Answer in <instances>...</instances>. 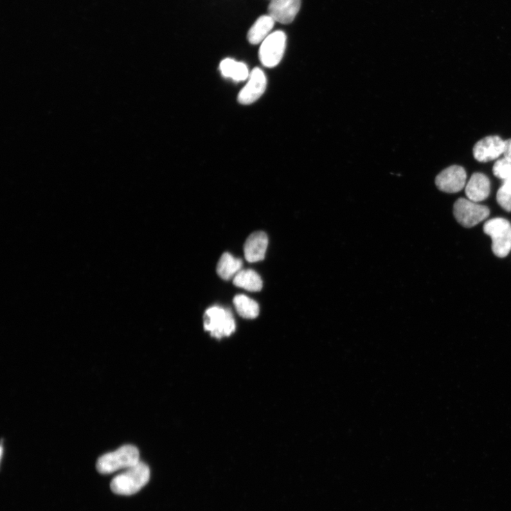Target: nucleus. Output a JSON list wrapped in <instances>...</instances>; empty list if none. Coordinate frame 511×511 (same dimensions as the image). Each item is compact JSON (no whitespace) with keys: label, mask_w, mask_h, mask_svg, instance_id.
<instances>
[{"label":"nucleus","mask_w":511,"mask_h":511,"mask_svg":"<svg viewBox=\"0 0 511 511\" xmlns=\"http://www.w3.org/2000/svg\"><path fill=\"white\" fill-rule=\"evenodd\" d=\"M287 46V36L281 31L270 34L262 43L259 55L262 64L267 68L276 66L283 59Z\"/></svg>","instance_id":"6"},{"label":"nucleus","mask_w":511,"mask_h":511,"mask_svg":"<svg viewBox=\"0 0 511 511\" xmlns=\"http://www.w3.org/2000/svg\"><path fill=\"white\" fill-rule=\"evenodd\" d=\"M465 191L469 200L475 203L485 201L490 195V180L485 174L475 173L466 185Z\"/></svg>","instance_id":"12"},{"label":"nucleus","mask_w":511,"mask_h":511,"mask_svg":"<svg viewBox=\"0 0 511 511\" xmlns=\"http://www.w3.org/2000/svg\"><path fill=\"white\" fill-rule=\"evenodd\" d=\"M233 303L238 314L246 319H254L260 314V306L257 302L244 295H237Z\"/></svg>","instance_id":"17"},{"label":"nucleus","mask_w":511,"mask_h":511,"mask_svg":"<svg viewBox=\"0 0 511 511\" xmlns=\"http://www.w3.org/2000/svg\"><path fill=\"white\" fill-rule=\"evenodd\" d=\"M204 328L212 337L221 339L231 336L235 331L236 325L229 309L213 306L205 312Z\"/></svg>","instance_id":"3"},{"label":"nucleus","mask_w":511,"mask_h":511,"mask_svg":"<svg viewBox=\"0 0 511 511\" xmlns=\"http://www.w3.org/2000/svg\"><path fill=\"white\" fill-rule=\"evenodd\" d=\"M222 75L231 78L236 82H241L249 78L250 73L246 65L232 59L224 60L219 65Z\"/></svg>","instance_id":"16"},{"label":"nucleus","mask_w":511,"mask_h":511,"mask_svg":"<svg viewBox=\"0 0 511 511\" xmlns=\"http://www.w3.org/2000/svg\"><path fill=\"white\" fill-rule=\"evenodd\" d=\"M150 469L144 463L139 462L136 465L127 469L119 475L114 477L110 483L112 492L129 496L143 488L149 482Z\"/></svg>","instance_id":"1"},{"label":"nucleus","mask_w":511,"mask_h":511,"mask_svg":"<svg viewBox=\"0 0 511 511\" xmlns=\"http://www.w3.org/2000/svg\"><path fill=\"white\" fill-rule=\"evenodd\" d=\"M485 233L491 237L492 251L496 257L504 258L511 250V224L504 218L490 219L484 225Z\"/></svg>","instance_id":"4"},{"label":"nucleus","mask_w":511,"mask_h":511,"mask_svg":"<svg viewBox=\"0 0 511 511\" xmlns=\"http://www.w3.org/2000/svg\"><path fill=\"white\" fill-rule=\"evenodd\" d=\"M301 6V0H271L268 10L276 22L288 24L294 21Z\"/></svg>","instance_id":"10"},{"label":"nucleus","mask_w":511,"mask_h":511,"mask_svg":"<svg viewBox=\"0 0 511 511\" xmlns=\"http://www.w3.org/2000/svg\"><path fill=\"white\" fill-rule=\"evenodd\" d=\"M268 244L269 239L265 233L260 231L252 233L246 239L244 246L246 260L250 263L264 260Z\"/></svg>","instance_id":"11"},{"label":"nucleus","mask_w":511,"mask_h":511,"mask_svg":"<svg viewBox=\"0 0 511 511\" xmlns=\"http://www.w3.org/2000/svg\"><path fill=\"white\" fill-rule=\"evenodd\" d=\"M242 260L235 258L231 253L226 252L221 256L217 263V273L221 278L229 280L242 270Z\"/></svg>","instance_id":"14"},{"label":"nucleus","mask_w":511,"mask_h":511,"mask_svg":"<svg viewBox=\"0 0 511 511\" xmlns=\"http://www.w3.org/2000/svg\"><path fill=\"white\" fill-rule=\"evenodd\" d=\"M505 190L511 192V174L508 178L504 181L501 186Z\"/></svg>","instance_id":"21"},{"label":"nucleus","mask_w":511,"mask_h":511,"mask_svg":"<svg viewBox=\"0 0 511 511\" xmlns=\"http://www.w3.org/2000/svg\"><path fill=\"white\" fill-rule=\"evenodd\" d=\"M453 213L460 224L470 228L486 219L490 215V210L468 199L460 198L454 205Z\"/></svg>","instance_id":"5"},{"label":"nucleus","mask_w":511,"mask_h":511,"mask_svg":"<svg viewBox=\"0 0 511 511\" xmlns=\"http://www.w3.org/2000/svg\"><path fill=\"white\" fill-rule=\"evenodd\" d=\"M467 181V173L460 165H451L436 177V184L439 190L447 193H456L462 190Z\"/></svg>","instance_id":"7"},{"label":"nucleus","mask_w":511,"mask_h":511,"mask_svg":"<svg viewBox=\"0 0 511 511\" xmlns=\"http://www.w3.org/2000/svg\"><path fill=\"white\" fill-rule=\"evenodd\" d=\"M138 449L134 445H123L115 451L103 454L98 460L96 468L102 474L121 469L130 468L140 462Z\"/></svg>","instance_id":"2"},{"label":"nucleus","mask_w":511,"mask_h":511,"mask_svg":"<svg viewBox=\"0 0 511 511\" xmlns=\"http://www.w3.org/2000/svg\"><path fill=\"white\" fill-rule=\"evenodd\" d=\"M267 80L262 70L254 69L249 80L238 96V101L242 105H250L257 101L267 89Z\"/></svg>","instance_id":"8"},{"label":"nucleus","mask_w":511,"mask_h":511,"mask_svg":"<svg viewBox=\"0 0 511 511\" xmlns=\"http://www.w3.org/2000/svg\"><path fill=\"white\" fill-rule=\"evenodd\" d=\"M493 173L497 178L506 180L511 174V161L505 157L497 161L494 165Z\"/></svg>","instance_id":"18"},{"label":"nucleus","mask_w":511,"mask_h":511,"mask_svg":"<svg viewBox=\"0 0 511 511\" xmlns=\"http://www.w3.org/2000/svg\"><path fill=\"white\" fill-rule=\"evenodd\" d=\"M275 22L269 15L260 17L255 21L248 33L247 39L249 43L253 45L262 43L271 34Z\"/></svg>","instance_id":"13"},{"label":"nucleus","mask_w":511,"mask_h":511,"mask_svg":"<svg viewBox=\"0 0 511 511\" xmlns=\"http://www.w3.org/2000/svg\"><path fill=\"white\" fill-rule=\"evenodd\" d=\"M235 285L251 292H258L263 288L260 276L251 269L241 270L233 278Z\"/></svg>","instance_id":"15"},{"label":"nucleus","mask_w":511,"mask_h":511,"mask_svg":"<svg viewBox=\"0 0 511 511\" xmlns=\"http://www.w3.org/2000/svg\"><path fill=\"white\" fill-rule=\"evenodd\" d=\"M505 141L499 136H490L481 139L474 145L473 154L479 162H489L503 154Z\"/></svg>","instance_id":"9"},{"label":"nucleus","mask_w":511,"mask_h":511,"mask_svg":"<svg viewBox=\"0 0 511 511\" xmlns=\"http://www.w3.org/2000/svg\"><path fill=\"white\" fill-rule=\"evenodd\" d=\"M496 200L504 210L511 212V192L505 190L501 186L497 192Z\"/></svg>","instance_id":"19"},{"label":"nucleus","mask_w":511,"mask_h":511,"mask_svg":"<svg viewBox=\"0 0 511 511\" xmlns=\"http://www.w3.org/2000/svg\"><path fill=\"white\" fill-rule=\"evenodd\" d=\"M504 157L511 161V139L505 141Z\"/></svg>","instance_id":"20"}]
</instances>
